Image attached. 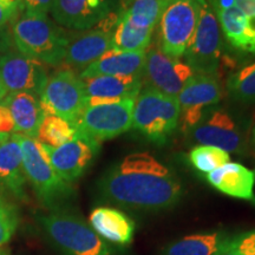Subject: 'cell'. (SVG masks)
Instances as JSON below:
<instances>
[{
    "instance_id": "5bb4252c",
    "label": "cell",
    "mask_w": 255,
    "mask_h": 255,
    "mask_svg": "<svg viewBox=\"0 0 255 255\" xmlns=\"http://www.w3.org/2000/svg\"><path fill=\"white\" fill-rule=\"evenodd\" d=\"M194 141L201 145H212L227 152H241L244 137L232 116L223 110L205 111L202 120L193 129Z\"/></svg>"
},
{
    "instance_id": "4dcf8cb0",
    "label": "cell",
    "mask_w": 255,
    "mask_h": 255,
    "mask_svg": "<svg viewBox=\"0 0 255 255\" xmlns=\"http://www.w3.org/2000/svg\"><path fill=\"white\" fill-rule=\"evenodd\" d=\"M18 226V213L14 206L2 201L0 203V246L12 238Z\"/></svg>"
},
{
    "instance_id": "8fae6325",
    "label": "cell",
    "mask_w": 255,
    "mask_h": 255,
    "mask_svg": "<svg viewBox=\"0 0 255 255\" xmlns=\"http://www.w3.org/2000/svg\"><path fill=\"white\" fill-rule=\"evenodd\" d=\"M193 76V69L186 62L164 55L158 47H150L145 52L143 83L146 88L177 97Z\"/></svg>"
},
{
    "instance_id": "d6986e66",
    "label": "cell",
    "mask_w": 255,
    "mask_h": 255,
    "mask_svg": "<svg viewBox=\"0 0 255 255\" xmlns=\"http://www.w3.org/2000/svg\"><path fill=\"white\" fill-rule=\"evenodd\" d=\"M2 104L8 108L14 121V132L36 138L45 114L39 97L30 92H13L6 96Z\"/></svg>"
},
{
    "instance_id": "3957f363",
    "label": "cell",
    "mask_w": 255,
    "mask_h": 255,
    "mask_svg": "<svg viewBox=\"0 0 255 255\" xmlns=\"http://www.w3.org/2000/svg\"><path fill=\"white\" fill-rule=\"evenodd\" d=\"M180 115L177 97L145 88L135 100L132 126L150 141L164 143L177 128Z\"/></svg>"
},
{
    "instance_id": "ffe728a7",
    "label": "cell",
    "mask_w": 255,
    "mask_h": 255,
    "mask_svg": "<svg viewBox=\"0 0 255 255\" xmlns=\"http://www.w3.org/2000/svg\"><path fill=\"white\" fill-rule=\"evenodd\" d=\"M91 228L105 240L126 245L132 241L135 223L124 213L109 207H98L90 214Z\"/></svg>"
},
{
    "instance_id": "e0dca14e",
    "label": "cell",
    "mask_w": 255,
    "mask_h": 255,
    "mask_svg": "<svg viewBox=\"0 0 255 255\" xmlns=\"http://www.w3.org/2000/svg\"><path fill=\"white\" fill-rule=\"evenodd\" d=\"M206 178L210 186L220 193L255 203V170H251L240 163L228 162L207 174Z\"/></svg>"
},
{
    "instance_id": "d4e9b609",
    "label": "cell",
    "mask_w": 255,
    "mask_h": 255,
    "mask_svg": "<svg viewBox=\"0 0 255 255\" xmlns=\"http://www.w3.org/2000/svg\"><path fill=\"white\" fill-rule=\"evenodd\" d=\"M151 37L152 30L135 26L119 11V18L111 38V49L128 52L145 51L150 45Z\"/></svg>"
},
{
    "instance_id": "30bf717a",
    "label": "cell",
    "mask_w": 255,
    "mask_h": 255,
    "mask_svg": "<svg viewBox=\"0 0 255 255\" xmlns=\"http://www.w3.org/2000/svg\"><path fill=\"white\" fill-rule=\"evenodd\" d=\"M41 145L56 173L69 184L85 173L101 149V142L79 131L71 141L58 148H51L43 143Z\"/></svg>"
},
{
    "instance_id": "4316f807",
    "label": "cell",
    "mask_w": 255,
    "mask_h": 255,
    "mask_svg": "<svg viewBox=\"0 0 255 255\" xmlns=\"http://www.w3.org/2000/svg\"><path fill=\"white\" fill-rule=\"evenodd\" d=\"M77 135L75 126L62 117L46 115L37 132V141L51 148H58Z\"/></svg>"
},
{
    "instance_id": "f35d334b",
    "label": "cell",
    "mask_w": 255,
    "mask_h": 255,
    "mask_svg": "<svg viewBox=\"0 0 255 255\" xmlns=\"http://www.w3.org/2000/svg\"><path fill=\"white\" fill-rule=\"evenodd\" d=\"M9 137V135H0V143H2L4 141H6Z\"/></svg>"
},
{
    "instance_id": "83f0119b",
    "label": "cell",
    "mask_w": 255,
    "mask_h": 255,
    "mask_svg": "<svg viewBox=\"0 0 255 255\" xmlns=\"http://www.w3.org/2000/svg\"><path fill=\"white\" fill-rule=\"evenodd\" d=\"M227 89L234 101L245 104L255 103V63L233 73L228 78Z\"/></svg>"
},
{
    "instance_id": "52a82bcc",
    "label": "cell",
    "mask_w": 255,
    "mask_h": 255,
    "mask_svg": "<svg viewBox=\"0 0 255 255\" xmlns=\"http://www.w3.org/2000/svg\"><path fill=\"white\" fill-rule=\"evenodd\" d=\"M222 41L218 18L206 0H199V20L184 59L194 72L215 76L221 64Z\"/></svg>"
},
{
    "instance_id": "836d02e7",
    "label": "cell",
    "mask_w": 255,
    "mask_h": 255,
    "mask_svg": "<svg viewBox=\"0 0 255 255\" xmlns=\"http://www.w3.org/2000/svg\"><path fill=\"white\" fill-rule=\"evenodd\" d=\"M234 4L248 19H255V0H235Z\"/></svg>"
},
{
    "instance_id": "277c9868",
    "label": "cell",
    "mask_w": 255,
    "mask_h": 255,
    "mask_svg": "<svg viewBox=\"0 0 255 255\" xmlns=\"http://www.w3.org/2000/svg\"><path fill=\"white\" fill-rule=\"evenodd\" d=\"M20 143L25 176L36 190L38 197L46 205H56L71 194L70 184L56 173L45 150L37 138L14 133Z\"/></svg>"
},
{
    "instance_id": "f1b7e54d",
    "label": "cell",
    "mask_w": 255,
    "mask_h": 255,
    "mask_svg": "<svg viewBox=\"0 0 255 255\" xmlns=\"http://www.w3.org/2000/svg\"><path fill=\"white\" fill-rule=\"evenodd\" d=\"M229 152L212 145H197L189 152V161L201 173L209 174L229 162Z\"/></svg>"
},
{
    "instance_id": "1f68e13d",
    "label": "cell",
    "mask_w": 255,
    "mask_h": 255,
    "mask_svg": "<svg viewBox=\"0 0 255 255\" xmlns=\"http://www.w3.org/2000/svg\"><path fill=\"white\" fill-rule=\"evenodd\" d=\"M53 0H23L25 14L46 15Z\"/></svg>"
},
{
    "instance_id": "7a4b0ae2",
    "label": "cell",
    "mask_w": 255,
    "mask_h": 255,
    "mask_svg": "<svg viewBox=\"0 0 255 255\" xmlns=\"http://www.w3.org/2000/svg\"><path fill=\"white\" fill-rule=\"evenodd\" d=\"M12 39L20 53L57 66L63 63L69 37L47 15L24 13L14 21Z\"/></svg>"
},
{
    "instance_id": "5b68a950",
    "label": "cell",
    "mask_w": 255,
    "mask_h": 255,
    "mask_svg": "<svg viewBox=\"0 0 255 255\" xmlns=\"http://www.w3.org/2000/svg\"><path fill=\"white\" fill-rule=\"evenodd\" d=\"M199 20V0H167L158 21V49L180 59L189 46Z\"/></svg>"
},
{
    "instance_id": "ab89813d",
    "label": "cell",
    "mask_w": 255,
    "mask_h": 255,
    "mask_svg": "<svg viewBox=\"0 0 255 255\" xmlns=\"http://www.w3.org/2000/svg\"><path fill=\"white\" fill-rule=\"evenodd\" d=\"M0 255H8L7 250H5V248H0Z\"/></svg>"
},
{
    "instance_id": "8992f818",
    "label": "cell",
    "mask_w": 255,
    "mask_h": 255,
    "mask_svg": "<svg viewBox=\"0 0 255 255\" xmlns=\"http://www.w3.org/2000/svg\"><path fill=\"white\" fill-rule=\"evenodd\" d=\"M39 101L45 116L55 115L73 126L88 107L84 82L70 69H60L47 78Z\"/></svg>"
},
{
    "instance_id": "2e32d148",
    "label": "cell",
    "mask_w": 255,
    "mask_h": 255,
    "mask_svg": "<svg viewBox=\"0 0 255 255\" xmlns=\"http://www.w3.org/2000/svg\"><path fill=\"white\" fill-rule=\"evenodd\" d=\"M113 32L100 26L69 37L63 63L84 70L111 49Z\"/></svg>"
},
{
    "instance_id": "7402d4cb",
    "label": "cell",
    "mask_w": 255,
    "mask_h": 255,
    "mask_svg": "<svg viewBox=\"0 0 255 255\" xmlns=\"http://www.w3.org/2000/svg\"><path fill=\"white\" fill-rule=\"evenodd\" d=\"M222 89L215 76L196 73L184 85L177 101L181 110L190 108H203L216 104L221 100Z\"/></svg>"
},
{
    "instance_id": "603a6c76",
    "label": "cell",
    "mask_w": 255,
    "mask_h": 255,
    "mask_svg": "<svg viewBox=\"0 0 255 255\" xmlns=\"http://www.w3.org/2000/svg\"><path fill=\"white\" fill-rule=\"evenodd\" d=\"M213 11L229 43L237 49L252 52L255 43V32L252 30L250 19L235 4L228 7L214 8Z\"/></svg>"
},
{
    "instance_id": "ac0fdd59",
    "label": "cell",
    "mask_w": 255,
    "mask_h": 255,
    "mask_svg": "<svg viewBox=\"0 0 255 255\" xmlns=\"http://www.w3.org/2000/svg\"><path fill=\"white\" fill-rule=\"evenodd\" d=\"M145 51L128 52L110 49L81 72V78L96 76H143Z\"/></svg>"
},
{
    "instance_id": "f546056e",
    "label": "cell",
    "mask_w": 255,
    "mask_h": 255,
    "mask_svg": "<svg viewBox=\"0 0 255 255\" xmlns=\"http://www.w3.org/2000/svg\"><path fill=\"white\" fill-rule=\"evenodd\" d=\"M216 255H255V229L228 237Z\"/></svg>"
},
{
    "instance_id": "9c48e42d",
    "label": "cell",
    "mask_w": 255,
    "mask_h": 255,
    "mask_svg": "<svg viewBox=\"0 0 255 255\" xmlns=\"http://www.w3.org/2000/svg\"><path fill=\"white\" fill-rule=\"evenodd\" d=\"M133 105L135 100L90 105L79 116L75 128L98 142L111 139L131 129Z\"/></svg>"
},
{
    "instance_id": "ba28073f",
    "label": "cell",
    "mask_w": 255,
    "mask_h": 255,
    "mask_svg": "<svg viewBox=\"0 0 255 255\" xmlns=\"http://www.w3.org/2000/svg\"><path fill=\"white\" fill-rule=\"evenodd\" d=\"M40 222L49 237L70 255H111L100 235L75 216L51 213L41 216Z\"/></svg>"
},
{
    "instance_id": "b9f144b4",
    "label": "cell",
    "mask_w": 255,
    "mask_h": 255,
    "mask_svg": "<svg viewBox=\"0 0 255 255\" xmlns=\"http://www.w3.org/2000/svg\"><path fill=\"white\" fill-rule=\"evenodd\" d=\"M124 1H129V0H121V2H124Z\"/></svg>"
},
{
    "instance_id": "60d3db41",
    "label": "cell",
    "mask_w": 255,
    "mask_h": 255,
    "mask_svg": "<svg viewBox=\"0 0 255 255\" xmlns=\"http://www.w3.org/2000/svg\"><path fill=\"white\" fill-rule=\"evenodd\" d=\"M252 138H253V143L255 144V126L253 128V131H252Z\"/></svg>"
},
{
    "instance_id": "d6a6232c",
    "label": "cell",
    "mask_w": 255,
    "mask_h": 255,
    "mask_svg": "<svg viewBox=\"0 0 255 255\" xmlns=\"http://www.w3.org/2000/svg\"><path fill=\"white\" fill-rule=\"evenodd\" d=\"M14 132V121L8 108L0 103V135H9Z\"/></svg>"
},
{
    "instance_id": "6da1fadb",
    "label": "cell",
    "mask_w": 255,
    "mask_h": 255,
    "mask_svg": "<svg viewBox=\"0 0 255 255\" xmlns=\"http://www.w3.org/2000/svg\"><path fill=\"white\" fill-rule=\"evenodd\" d=\"M100 189L111 202L136 209L170 208L182 195L177 177L148 152L123 158L104 175Z\"/></svg>"
},
{
    "instance_id": "7bdbcfd3",
    "label": "cell",
    "mask_w": 255,
    "mask_h": 255,
    "mask_svg": "<svg viewBox=\"0 0 255 255\" xmlns=\"http://www.w3.org/2000/svg\"><path fill=\"white\" fill-rule=\"evenodd\" d=\"M2 201H4V200H2V199H1V197H0V203H1V202H2Z\"/></svg>"
},
{
    "instance_id": "7c38bea8",
    "label": "cell",
    "mask_w": 255,
    "mask_h": 255,
    "mask_svg": "<svg viewBox=\"0 0 255 255\" xmlns=\"http://www.w3.org/2000/svg\"><path fill=\"white\" fill-rule=\"evenodd\" d=\"M0 76L9 94L30 92L38 97L49 78L43 63L20 52H5L0 56Z\"/></svg>"
},
{
    "instance_id": "d590c367",
    "label": "cell",
    "mask_w": 255,
    "mask_h": 255,
    "mask_svg": "<svg viewBox=\"0 0 255 255\" xmlns=\"http://www.w3.org/2000/svg\"><path fill=\"white\" fill-rule=\"evenodd\" d=\"M0 5L18 14L24 11L23 0H0Z\"/></svg>"
},
{
    "instance_id": "cb8c5ba5",
    "label": "cell",
    "mask_w": 255,
    "mask_h": 255,
    "mask_svg": "<svg viewBox=\"0 0 255 255\" xmlns=\"http://www.w3.org/2000/svg\"><path fill=\"white\" fill-rule=\"evenodd\" d=\"M227 238L221 232L188 235L169 245L163 255H216Z\"/></svg>"
},
{
    "instance_id": "9a60e30c",
    "label": "cell",
    "mask_w": 255,
    "mask_h": 255,
    "mask_svg": "<svg viewBox=\"0 0 255 255\" xmlns=\"http://www.w3.org/2000/svg\"><path fill=\"white\" fill-rule=\"evenodd\" d=\"M82 79L88 107L136 100L143 87V76H96Z\"/></svg>"
},
{
    "instance_id": "8d00e7d4",
    "label": "cell",
    "mask_w": 255,
    "mask_h": 255,
    "mask_svg": "<svg viewBox=\"0 0 255 255\" xmlns=\"http://www.w3.org/2000/svg\"><path fill=\"white\" fill-rule=\"evenodd\" d=\"M5 32V30H1L0 31V52H1V51H6V49H7V46H8V39L7 38H6L4 34H1V33H4Z\"/></svg>"
},
{
    "instance_id": "74e56055",
    "label": "cell",
    "mask_w": 255,
    "mask_h": 255,
    "mask_svg": "<svg viewBox=\"0 0 255 255\" xmlns=\"http://www.w3.org/2000/svg\"><path fill=\"white\" fill-rule=\"evenodd\" d=\"M8 91L7 89H6L4 82H2V78L1 76H0V102H2L6 98V96H7Z\"/></svg>"
},
{
    "instance_id": "44dd1931",
    "label": "cell",
    "mask_w": 255,
    "mask_h": 255,
    "mask_svg": "<svg viewBox=\"0 0 255 255\" xmlns=\"http://www.w3.org/2000/svg\"><path fill=\"white\" fill-rule=\"evenodd\" d=\"M25 176L23 168V154L20 143L14 135L0 143V187L14 194L15 196L25 197Z\"/></svg>"
},
{
    "instance_id": "4fadbf2b",
    "label": "cell",
    "mask_w": 255,
    "mask_h": 255,
    "mask_svg": "<svg viewBox=\"0 0 255 255\" xmlns=\"http://www.w3.org/2000/svg\"><path fill=\"white\" fill-rule=\"evenodd\" d=\"M117 0H53L51 13L57 23L72 30H90L116 11Z\"/></svg>"
},
{
    "instance_id": "484cf974",
    "label": "cell",
    "mask_w": 255,
    "mask_h": 255,
    "mask_svg": "<svg viewBox=\"0 0 255 255\" xmlns=\"http://www.w3.org/2000/svg\"><path fill=\"white\" fill-rule=\"evenodd\" d=\"M165 2L167 0H129L121 2L119 11L135 26L154 31Z\"/></svg>"
},
{
    "instance_id": "e575fe53",
    "label": "cell",
    "mask_w": 255,
    "mask_h": 255,
    "mask_svg": "<svg viewBox=\"0 0 255 255\" xmlns=\"http://www.w3.org/2000/svg\"><path fill=\"white\" fill-rule=\"evenodd\" d=\"M18 17V13L9 11V9L5 8L4 6L0 5V31L5 30L8 23L13 21L15 18Z\"/></svg>"
}]
</instances>
